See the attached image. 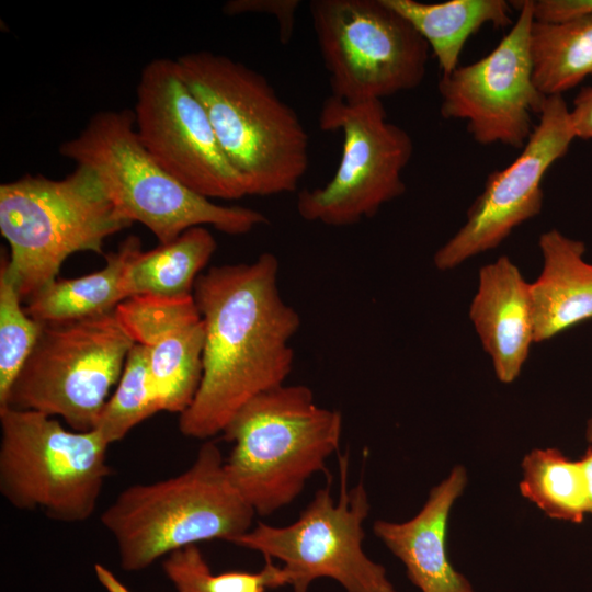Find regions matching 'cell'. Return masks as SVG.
Segmentation results:
<instances>
[{"mask_svg": "<svg viewBox=\"0 0 592 592\" xmlns=\"http://www.w3.org/2000/svg\"><path fill=\"white\" fill-rule=\"evenodd\" d=\"M278 260L263 252L251 263L212 266L194 285L204 322L201 385L179 415L180 432L208 440L255 396L278 387L294 362L289 344L300 317L277 285Z\"/></svg>", "mask_w": 592, "mask_h": 592, "instance_id": "cell-1", "label": "cell"}, {"mask_svg": "<svg viewBox=\"0 0 592 592\" xmlns=\"http://www.w3.org/2000/svg\"><path fill=\"white\" fill-rule=\"evenodd\" d=\"M175 60L223 151L242 177L247 194L296 191L308 169V133L267 79L242 62L207 50Z\"/></svg>", "mask_w": 592, "mask_h": 592, "instance_id": "cell-2", "label": "cell"}, {"mask_svg": "<svg viewBox=\"0 0 592 592\" xmlns=\"http://www.w3.org/2000/svg\"><path fill=\"white\" fill-rule=\"evenodd\" d=\"M255 512L230 482L213 440L177 476L122 490L103 511L125 571H140L200 542L231 539L252 528Z\"/></svg>", "mask_w": 592, "mask_h": 592, "instance_id": "cell-3", "label": "cell"}, {"mask_svg": "<svg viewBox=\"0 0 592 592\" xmlns=\"http://www.w3.org/2000/svg\"><path fill=\"white\" fill-rule=\"evenodd\" d=\"M341 433L340 411L318 406L305 385L283 384L248 401L223 431L232 444L227 476L255 514H272L325 469Z\"/></svg>", "mask_w": 592, "mask_h": 592, "instance_id": "cell-4", "label": "cell"}, {"mask_svg": "<svg viewBox=\"0 0 592 592\" xmlns=\"http://www.w3.org/2000/svg\"><path fill=\"white\" fill-rule=\"evenodd\" d=\"M59 153L94 171L117 214L146 226L160 244L193 227L244 235L269 223L261 212L218 205L173 178L140 141L129 110L98 112Z\"/></svg>", "mask_w": 592, "mask_h": 592, "instance_id": "cell-5", "label": "cell"}, {"mask_svg": "<svg viewBox=\"0 0 592 592\" xmlns=\"http://www.w3.org/2000/svg\"><path fill=\"white\" fill-rule=\"evenodd\" d=\"M130 225L98 174L83 166L58 180L26 174L0 185V232L22 299L57 280L71 254H101L106 238Z\"/></svg>", "mask_w": 592, "mask_h": 592, "instance_id": "cell-6", "label": "cell"}, {"mask_svg": "<svg viewBox=\"0 0 592 592\" xmlns=\"http://www.w3.org/2000/svg\"><path fill=\"white\" fill-rule=\"evenodd\" d=\"M0 493L21 511L80 523L96 510L110 444L96 430L75 431L45 413L0 408Z\"/></svg>", "mask_w": 592, "mask_h": 592, "instance_id": "cell-7", "label": "cell"}, {"mask_svg": "<svg viewBox=\"0 0 592 592\" xmlns=\"http://www.w3.org/2000/svg\"><path fill=\"white\" fill-rule=\"evenodd\" d=\"M134 344L114 311L46 323L2 407L59 417L71 430L91 431Z\"/></svg>", "mask_w": 592, "mask_h": 592, "instance_id": "cell-8", "label": "cell"}, {"mask_svg": "<svg viewBox=\"0 0 592 592\" xmlns=\"http://www.w3.org/2000/svg\"><path fill=\"white\" fill-rule=\"evenodd\" d=\"M339 470L337 502L328 485L315 493L294 523L273 526L259 522L230 543L281 560L294 592H307L318 578L333 579L345 592H397L386 569L362 548L369 502L362 481L348 487V453L340 455Z\"/></svg>", "mask_w": 592, "mask_h": 592, "instance_id": "cell-9", "label": "cell"}, {"mask_svg": "<svg viewBox=\"0 0 592 592\" xmlns=\"http://www.w3.org/2000/svg\"><path fill=\"white\" fill-rule=\"evenodd\" d=\"M309 10L332 96L382 101L423 81L430 48L384 0H314Z\"/></svg>", "mask_w": 592, "mask_h": 592, "instance_id": "cell-10", "label": "cell"}, {"mask_svg": "<svg viewBox=\"0 0 592 592\" xmlns=\"http://www.w3.org/2000/svg\"><path fill=\"white\" fill-rule=\"evenodd\" d=\"M319 126L342 133V155L326 185L299 192L301 218L351 226L403 194L402 172L412 157L413 141L407 130L387 119L380 100L350 104L331 95L321 106Z\"/></svg>", "mask_w": 592, "mask_h": 592, "instance_id": "cell-11", "label": "cell"}, {"mask_svg": "<svg viewBox=\"0 0 592 592\" xmlns=\"http://www.w3.org/2000/svg\"><path fill=\"white\" fill-rule=\"evenodd\" d=\"M133 113L145 148L183 185L208 200L248 195L177 60L156 58L143 68Z\"/></svg>", "mask_w": 592, "mask_h": 592, "instance_id": "cell-12", "label": "cell"}, {"mask_svg": "<svg viewBox=\"0 0 592 592\" xmlns=\"http://www.w3.org/2000/svg\"><path fill=\"white\" fill-rule=\"evenodd\" d=\"M517 16L508 34L486 56L441 76L440 113L464 121L482 145L522 149L530 139L546 95L534 82L531 54L532 0L512 1Z\"/></svg>", "mask_w": 592, "mask_h": 592, "instance_id": "cell-13", "label": "cell"}, {"mask_svg": "<svg viewBox=\"0 0 592 592\" xmlns=\"http://www.w3.org/2000/svg\"><path fill=\"white\" fill-rule=\"evenodd\" d=\"M574 139L563 96H547L521 153L509 166L488 175L465 224L435 252L434 265L441 271L456 267L497 248L514 228L537 216L544 202V177Z\"/></svg>", "mask_w": 592, "mask_h": 592, "instance_id": "cell-14", "label": "cell"}, {"mask_svg": "<svg viewBox=\"0 0 592 592\" xmlns=\"http://www.w3.org/2000/svg\"><path fill=\"white\" fill-rule=\"evenodd\" d=\"M467 483V473L456 466L433 487L420 512L402 523L378 520L374 534L405 565L409 580L421 592H475L451 563L446 537L449 512Z\"/></svg>", "mask_w": 592, "mask_h": 592, "instance_id": "cell-15", "label": "cell"}, {"mask_svg": "<svg viewBox=\"0 0 592 592\" xmlns=\"http://www.w3.org/2000/svg\"><path fill=\"white\" fill-rule=\"evenodd\" d=\"M469 317L498 379L517 378L534 342L531 284L506 255L480 267Z\"/></svg>", "mask_w": 592, "mask_h": 592, "instance_id": "cell-16", "label": "cell"}, {"mask_svg": "<svg viewBox=\"0 0 592 592\" xmlns=\"http://www.w3.org/2000/svg\"><path fill=\"white\" fill-rule=\"evenodd\" d=\"M538 246L543 269L531 284L534 342L592 319V264L583 259L584 243L550 229Z\"/></svg>", "mask_w": 592, "mask_h": 592, "instance_id": "cell-17", "label": "cell"}, {"mask_svg": "<svg viewBox=\"0 0 592 592\" xmlns=\"http://www.w3.org/2000/svg\"><path fill=\"white\" fill-rule=\"evenodd\" d=\"M141 251L140 239L126 238L106 255L105 265L73 278H57L27 299L26 314L36 321L58 323L109 314L125 300L124 277Z\"/></svg>", "mask_w": 592, "mask_h": 592, "instance_id": "cell-18", "label": "cell"}, {"mask_svg": "<svg viewBox=\"0 0 592 592\" xmlns=\"http://www.w3.org/2000/svg\"><path fill=\"white\" fill-rule=\"evenodd\" d=\"M408 20L436 58L441 76L458 67L468 38L485 25L513 24L512 4L505 0H449L424 3L415 0H384Z\"/></svg>", "mask_w": 592, "mask_h": 592, "instance_id": "cell-19", "label": "cell"}, {"mask_svg": "<svg viewBox=\"0 0 592 592\" xmlns=\"http://www.w3.org/2000/svg\"><path fill=\"white\" fill-rule=\"evenodd\" d=\"M214 236L193 227L171 242L140 251L124 277L126 297L143 294L182 296L193 294L201 271L216 251Z\"/></svg>", "mask_w": 592, "mask_h": 592, "instance_id": "cell-20", "label": "cell"}, {"mask_svg": "<svg viewBox=\"0 0 592 592\" xmlns=\"http://www.w3.org/2000/svg\"><path fill=\"white\" fill-rule=\"evenodd\" d=\"M534 82L546 96L562 95L592 76V14L563 23L533 21Z\"/></svg>", "mask_w": 592, "mask_h": 592, "instance_id": "cell-21", "label": "cell"}, {"mask_svg": "<svg viewBox=\"0 0 592 592\" xmlns=\"http://www.w3.org/2000/svg\"><path fill=\"white\" fill-rule=\"evenodd\" d=\"M204 342L201 317L147 346L149 376L160 411L180 415L191 406L202 380Z\"/></svg>", "mask_w": 592, "mask_h": 592, "instance_id": "cell-22", "label": "cell"}, {"mask_svg": "<svg viewBox=\"0 0 592 592\" xmlns=\"http://www.w3.org/2000/svg\"><path fill=\"white\" fill-rule=\"evenodd\" d=\"M520 491L551 519L580 523L588 512V493L580 460L557 448H536L522 460Z\"/></svg>", "mask_w": 592, "mask_h": 592, "instance_id": "cell-23", "label": "cell"}, {"mask_svg": "<svg viewBox=\"0 0 592 592\" xmlns=\"http://www.w3.org/2000/svg\"><path fill=\"white\" fill-rule=\"evenodd\" d=\"M148 355L147 346L133 345L116 389L93 429L110 445L123 440L136 425L160 411L149 376Z\"/></svg>", "mask_w": 592, "mask_h": 592, "instance_id": "cell-24", "label": "cell"}, {"mask_svg": "<svg viewBox=\"0 0 592 592\" xmlns=\"http://www.w3.org/2000/svg\"><path fill=\"white\" fill-rule=\"evenodd\" d=\"M162 568L175 592H247L286 584L282 567L265 559L260 572L231 571L213 574L197 545L177 549L166 556Z\"/></svg>", "mask_w": 592, "mask_h": 592, "instance_id": "cell-25", "label": "cell"}, {"mask_svg": "<svg viewBox=\"0 0 592 592\" xmlns=\"http://www.w3.org/2000/svg\"><path fill=\"white\" fill-rule=\"evenodd\" d=\"M22 297L8 266V257L0 265V407L33 351L43 323L22 308Z\"/></svg>", "mask_w": 592, "mask_h": 592, "instance_id": "cell-26", "label": "cell"}, {"mask_svg": "<svg viewBox=\"0 0 592 592\" xmlns=\"http://www.w3.org/2000/svg\"><path fill=\"white\" fill-rule=\"evenodd\" d=\"M119 323L136 344L153 345L174 329L201 318L193 294L135 295L114 310Z\"/></svg>", "mask_w": 592, "mask_h": 592, "instance_id": "cell-27", "label": "cell"}, {"mask_svg": "<svg viewBox=\"0 0 592 592\" xmlns=\"http://www.w3.org/2000/svg\"><path fill=\"white\" fill-rule=\"evenodd\" d=\"M299 5L298 0H230L224 4L223 11L227 15L264 13L273 16L278 24L280 41L287 44L294 32Z\"/></svg>", "mask_w": 592, "mask_h": 592, "instance_id": "cell-28", "label": "cell"}, {"mask_svg": "<svg viewBox=\"0 0 592 592\" xmlns=\"http://www.w3.org/2000/svg\"><path fill=\"white\" fill-rule=\"evenodd\" d=\"M533 19L557 24L592 14V0H532Z\"/></svg>", "mask_w": 592, "mask_h": 592, "instance_id": "cell-29", "label": "cell"}, {"mask_svg": "<svg viewBox=\"0 0 592 592\" xmlns=\"http://www.w3.org/2000/svg\"><path fill=\"white\" fill-rule=\"evenodd\" d=\"M569 118L576 138L592 139V86L578 92L569 109Z\"/></svg>", "mask_w": 592, "mask_h": 592, "instance_id": "cell-30", "label": "cell"}, {"mask_svg": "<svg viewBox=\"0 0 592 592\" xmlns=\"http://www.w3.org/2000/svg\"><path fill=\"white\" fill-rule=\"evenodd\" d=\"M94 572L99 582L107 592H130L115 574L101 563L94 565Z\"/></svg>", "mask_w": 592, "mask_h": 592, "instance_id": "cell-31", "label": "cell"}, {"mask_svg": "<svg viewBox=\"0 0 592 592\" xmlns=\"http://www.w3.org/2000/svg\"><path fill=\"white\" fill-rule=\"evenodd\" d=\"M585 483H587V493H588V512L592 514V445L588 448L584 456L580 459Z\"/></svg>", "mask_w": 592, "mask_h": 592, "instance_id": "cell-32", "label": "cell"}, {"mask_svg": "<svg viewBox=\"0 0 592 592\" xmlns=\"http://www.w3.org/2000/svg\"><path fill=\"white\" fill-rule=\"evenodd\" d=\"M585 436L587 441L592 445V415L587 422Z\"/></svg>", "mask_w": 592, "mask_h": 592, "instance_id": "cell-33", "label": "cell"}, {"mask_svg": "<svg viewBox=\"0 0 592 592\" xmlns=\"http://www.w3.org/2000/svg\"><path fill=\"white\" fill-rule=\"evenodd\" d=\"M266 589H255L247 592H265Z\"/></svg>", "mask_w": 592, "mask_h": 592, "instance_id": "cell-34", "label": "cell"}]
</instances>
